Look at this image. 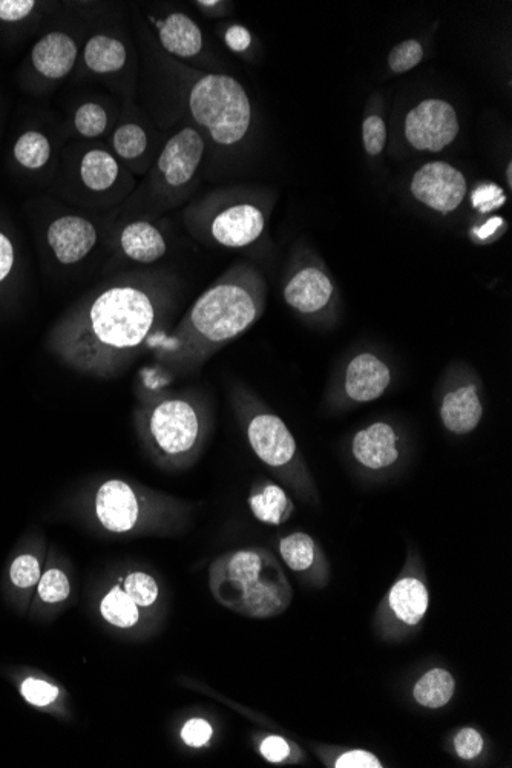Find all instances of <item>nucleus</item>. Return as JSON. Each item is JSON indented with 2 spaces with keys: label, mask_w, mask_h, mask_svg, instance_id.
I'll use <instances>...</instances> for the list:
<instances>
[{
  "label": "nucleus",
  "mask_w": 512,
  "mask_h": 768,
  "mask_svg": "<svg viewBox=\"0 0 512 768\" xmlns=\"http://www.w3.org/2000/svg\"><path fill=\"white\" fill-rule=\"evenodd\" d=\"M99 612L103 620L117 629H132L142 621V609L123 591L122 585L112 586L103 595L99 604Z\"/></svg>",
  "instance_id": "nucleus-24"
},
{
  "label": "nucleus",
  "mask_w": 512,
  "mask_h": 768,
  "mask_svg": "<svg viewBox=\"0 0 512 768\" xmlns=\"http://www.w3.org/2000/svg\"><path fill=\"white\" fill-rule=\"evenodd\" d=\"M33 0H0V20L17 22L25 19L34 10Z\"/></svg>",
  "instance_id": "nucleus-42"
},
{
  "label": "nucleus",
  "mask_w": 512,
  "mask_h": 768,
  "mask_svg": "<svg viewBox=\"0 0 512 768\" xmlns=\"http://www.w3.org/2000/svg\"><path fill=\"white\" fill-rule=\"evenodd\" d=\"M74 123L83 137H99L108 126V114L97 103H85L77 109Z\"/></svg>",
  "instance_id": "nucleus-36"
},
{
  "label": "nucleus",
  "mask_w": 512,
  "mask_h": 768,
  "mask_svg": "<svg viewBox=\"0 0 512 768\" xmlns=\"http://www.w3.org/2000/svg\"><path fill=\"white\" fill-rule=\"evenodd\" d=\"M362 142L371 157H378L387 145V126L379 115H368L362 125Z\"/></svg>",
  "instance_id": "nucleus-37"
},
{
  "label": "nucleus",
  "mask_w": 512,
  "mask_h": 768,
  "mask_svg": "<svg viewBox=\"0 0 512 768\" xmlns=\"http://www.w3.org/2000/svg\"><path fill=\"white\" fill-rule=\"evenodd\" d=\"M506 181H508L509 188H512V163L509 161L508 168H506Z\"/></svg>",
  "instance_id": "nucleus-45"
},
{
  "label": "nucleus",
  "mask_w": 512,
  "mask_h": 768,
  "mask_svg": "<svg viewBox=\"0 0 512 768\" xmlns=\"http://www.w3.org/2000/svg\"><path fill=\"white\" fill-rule=\"evenodd\" d=\"M120 246L128 258L140 264L155 263L168 252L165 237L148 221L128 224L120 234Z\"/></svg>",
  "instance_id": "nucleus-21"
},
{
  "label": "nucleus",
  "mask_w": 512,
  "mask_h": 768,
  "mask_svg": "<svg viewBox=\"0 0 512 768\" xmlns=\"http://www.w3.org/2000/svg\"><path fill=\"white\" fill-rule=\"evenodd\" d=\"M20 695L23 700L34 707H50L60 698V689L50 681L40 678H27L20 684Z\"/></svg>",
  "instance_id": "nucleus-35"
},
{
  "label": "nucleus",
  "mask_w": 512,
  "mask_h": 768,
  "mask_svg": "<svg viewBox=\"0 0 512 768\" xmlns=\"http://www.w3.org/2000/svg\"><path fill=\"white\" fill-rule=\"evenodd\" d=\"M249 508L258 522L281 526L289 522L296 508L283 486L269 479H258L249 493Z\"/></svg>",
  "instance_id": "nucleus-19"
},
{
  "label": "nucleus",
  "mask_w": 512,
  "mask_h": 768,
  "mask_svg": "<svg viewBox=\"0 0 512 768\" xmlns=\"http://www.w3.org/2000/svg\"><path fill=\"white\" fill-rule=\"evenodd\" d=\"M209 588L221 606L255 620L278 617L293 601L283 566L264 548L237 549L215 558Z\"/></svg>",
  "instance_id": "nucleus-5"
},
{
  "label": "nucleus",
  "mask_w": 512,
  "mask_h": 768,
  "mask_svg": "<svg viewBox=\"0 0 512 768\" xmlns=\"http://www.w3.org/2000/svg\"><path fill=\"white\" fill-rule=\"evenodd\" d=\"M85 62L94 73H115L125 66V45L114 37L94 36L86 43Z\"/></svg>",
  "instance_id": "nucleus-25"
},
{
  "label": "nucleus",
  "mask_w": 512,
  "mask_h": 768,
  "mask_svg": "<svg viewBox=\"0 0 512 768\" xmlns=\"http://www.w3.org/2000/svg\"><path fill=\"white\" fill-rule=\"evenodd\" d=\"M158 36L166 51L178 57H194L203 48V34L197 23L183 13H174L158 22Z\"/></svg>",
  "instance_id": "nucleus-22"
},
{
  "label": "nucleus",
  "mask_w": 512,
  "mask_h": 768,
  "mask_svg": "<svg viewBox=\"0 0 512 768\" xmlns=\"http://www.w3.org/2000/svg\"><path fill=\"white\" fill-rule=\"evenodd\" d=\"M71 595V583L66 572L60 568H50L42 572L37 583V597L43 604H59Z\"/></svg>",
  "instance_id": "nucleus-32"
},
{
  "label": "nucleus",
  "mask_w": 512,
  "mask_h": 768,
  "mask_svg": "<svg viewBox=\"0 0 512 768\" xmlns=\"http://www.w3.org/2000/svg\"><path fill=\"white\" fill-rule=\"evenodd\" d=\"M316 756L325 767L330 768H382L384 762L364 749H342V747H315Z\"/></svg>",
  "instance_id": "nucleus-27"
},
{
  "label": "nucleus",
  "mask_w": 512,
  "mask_h": 768,
  "mask_svg": "<svg viewBox=\"0 0 512 768\" xmlns=\"http://www.w3.org/2000/svg\"><path fill=\"white\" fill-rule=\"evenodd\" d=\"M206 235L218 246L243 249L263 237L266 215L252 203H235L223 207L206 221Z\"/></svg>",
  "instance_id": "nucleus-15"
},
{
  "label": "nucleus",
  "mask_w": 512,
  "mask_h": 768,
  "mask_svg": "<svg viewBox=\"0 0 512 768\" xmlns=\"http://www.w3.org/2000/svg\"><path fill=\"white\" fill-rule=\"evenodd\" d=\"M220 2H198V5H201V7H214V5H218Z\"/></svg>",
  "instance_id": "nucleus-46"
},
{
  "label": "nucleus",
  "mask_w": 512,
  "mask_h": 768,
  "mask_svg": "<svg viewBox=\"0 0 512 768\" xmlns=\"http://www.w3.org/2000/svg\"><path fill=\"white\" fill-rule=\"evenodd\" d=\"M454 752L463 761H474L479 758L485 749L482 733L473 727H463L454 736Z\"/></svg>",
  "instance_id": "nucleus-39"
},
{
  "label": "nucleus",
  "mask_w": 512,
  "mask_h": 768,
  "mask_svg": "<svg viewBox=\"0 0 512 768\" xmlns=\"http://www.w3.org/2000/svg\"><path fill=\"white\" fill-rule=\"evenodd\" d=\"M82 511L109 535H169L183 531L192 505L126 479H105L83 496Z\"/></svg>",
  "instance_id": "nucleus-4"
},
{
  "label": "nucleus",
  "mask_w": 512,
  "mask_h": 768,
  "mask_svg": "<svg viewBox=\"0 0 512 768\" xmlns=\"http://www.w3.org/2000/svg\"><path fill=\"white\" fill-rule=\"evenodd\" d=\"M430 608L424 562L416 546L407 549L404 568L376 609L373 627L381 640L399 643L419 631Z\"/></svg>",
  "instance_id": "nucleus-8"
},
{
  "label": "nucleus",
  "mask_w": 512,
  "mask_h": 768,
  "mask_svg": "<svg viewBox=\"0 0 512 768\" xmlns=\"http://www.w3.org/2000/svg\"><path fill=\"white\" fill-rule=\"evenodd\" d=\"M267 283L250 263H237L207 287L169 335L152 342L154 362L168 378L200 370L212 356L260 321Z\"/></svg>",
  "instance_id": "nucleus-2"
},
{
  "label": "nucleus",
  "mask_w": 512,
  "mask_h": 768,
  "mask_svg": "<svg viewBox=\"0 0 512 768\" xmlns=\"http://www.w3.org/2000/svg\"><path fill=\"white\" fill-rule=\"evenodd\" d=\"M440 424L454 436L477 430L485 414V387L479 373L467 362L454 361L442 371L436 390Z\"/></svg>",
  "instance_id": "nucleus-11"
},
{
  "label": "nucleus",
  "mask_w": 512,
  "mask_h": 768,
  "mask_svg": "<svg viewBox=\"0 0 512 768\" xmlns=\"http://www.w3.org/2000/svg\"><path fill=\"white\" fill-rule=\"evenodd\" d=\"M459 131L456 109L445 100H424L405 117V138L411 148L419 152L444 151L456 140Z\"/></svg>",
  "instance_id": "nucleus-13"
},
{
  "label": "nucleus",
  "mask_w": 512,
  "mask_h": 768,
  "mask_svg": "<svg viewBox=\"0 0 512 768\" xmlns=\"http://www.w3.org/2000/svg\"><path fill=\"white\" fill-rule=\"evenodd\" d=\"M456 693V680L444 667H433L416 681L413 698L425 709L437 710L447 706Z\"/></svg>",
  "instance_id": "nucleus-23"
},
{
  "label": "nucleus",
  "mask_w": 512,
  "mask_h": 768,
  "mask_svg": "<svg viewBox=\"0 0 512 768\" xmlns=\"http://www.w3.org/2000/svg\"><path fill=\"white\" fill-rule=\"evenodd\" d=\"M112 143H114L115 152L120 157L132 160V158L140 157L148 148V135L140 126L128 123V125L120 126L115 131Z\"/></svg>",
  "instance_id": "nucleus-33"
},
{
  "label": "nucleus",
  "mask_w": 512,
  "mask_h": 768,
  "mask_svg": "<svg viewBox=\"0 0 512 768\" xmlns=\"http://www.w3.org/2000/svg\"><path fill=\"white\" fill-rule=\"evenodd\" d=\"M505 203V192L496 183H482L471 194V204L479 214H493Z\"/></svg>",
  "instance_id": "nucleus-38"
},
{
  "label": "nucleus",
  "mask_w": 512,
  "mask_h": 768,
  "mask_svg": "<svg viewBox=\"0 0 512 768\" xmlns=\"http://www.w3.org/2000/svg\"><path fill=\"white\" fill-rule=\"evenodd\" d=\"M204 154V140L194 128H184L166 143L158 158V171L172 188H181L194 178Z\"/></svg>",
  "instance_id": "nucleus-17"
},
{
  "label": "nucleus",
  "mask_w": 512,
  "mask_h": 768,
  "mask_svg": "<svg viewBox=\"0 0 512 768\" xmlns=\"http://www.w3.org/2000/svg\"><path fill=\"white\" fill-rule=\"evenodd\" d=\"M123 591L135 601L140 609H151L160 598V586L149 572L131 571L122 578Z\"/></svg>",
  "instance_id": "nucleus-29"
},
{
  "label": "nucleus",
  "mask_w": 512,
  "mask_h": 768,
  "mask_svg": "<svg viewBox=\"0 0 512 768\" xmlns=\"http://www.w3.org/2000/svg\"><path fill=\"white\" fill-rule=\"evenodd\" d=\"M138 440L154 465L169 473L194 467L214 430V408L200 388H158L138 399Z\"/></svg>",
  "instance_id": "nucleus-3"
},
{
  "label": "nucleus",
  "mask_w": 512,
  "mask_h": 768,
  "mask_svg": "<svg viewBox=\"0 0 512 768\" xmlns=\"http://www.w3.org/2000/svg\"><path fill=\"white\" fill-rule=\"evenodd\" d=\"M80 175L86 188L96 192L106 191L119 177V165L111 154L96 149L83 157Z\"/></svg>",
  "instance_id": "nucleus-26"
},
{
  "label": "nucleus",
  "mask_w": 512,
  "mask_h": 768,
  "mask_svg": "<svg viewBox=\"0 0 512 768\" xmlns=\"http://www.w3.org/2000/svg\"><path fill=\"white\" fill-rule=\"evenodd\" d=\"M396 381L393 364L381 353L365 348L347 356L325 388L322 410L345 413L384 398Z\"/></svg>",
  "instance_id": "nucleus-9"
},
{
  "label": "nucleus",
  "mask_w": 512,
  "mask_h": 768,
  "mask_svg": "<svg viewBox=\"0 0 512 768\" xmlns=\"http://www.w3.org/2000/svg\"><path fill=\"white\" fill-rule=\"evenodd\" d=\"M506 230V221L502 217H491L485 223L471 229L470 238L476 244H490L499 240Z\"/></svg>",
  "instance_id": "nucleus-41"
},
{
  "label": "nucleus",
  "mask_w": 512,
  "mask_h": 768,
  "mask_svg": "<svg viewBox=\"0 0 512 768\" xmlns=\"http://www.w3.org/2000/svg\"><path fill=\"white\" fill-rule=\"evenodd\" d=\"M287 306L307 324L332 325L339 312V290L324 261L310 249L293 256L283 284Z\"/></svg>",
  "instance_id": "nucleus-10"
},
{
  "label": "nucleus",
  "mask_w": 512,
  "mask_h": 768,
  "mask_svg": "<svg viewBox=\"0 0 512 768\" xmlns=\"http://www.w3.org/2000/svg\"><path fill=\"white\" fill-rule=\"evenodd\" d=\"M189 108L198 125L218 145H237L252 122V106L246 89L229 76L209 74L198 80L189 96Z\"/></svg>",
  "instance_id": "nucleus-7"
},
{
  "label": "nucleus",
  "mask_w": 512,
  "mask_h": 768,
  "mask_svg": "<svg viewBox=\"0 0 512 768\" xmlns=\"http://www.w3.org/2000/svg\"><path fill=\"white\" fill-rule=\"evenodd\" d=\"M14 266V247L11 241L0 234V283L10 275Z\"/></svg>",
  "instance_id": "nucleus-44"
},
{
  "label": "nucleus",
  "mask_w": 512,
  "mask_h": 768,
  "mask_svg": "<svg viewBox=\"0 0 512 768\" xmlns=\"http://www.w3.org/2000/svg\"><path fill=\"white\" fill-rule=\"evenodd\" d=\"M33 63L42 76L48 79H62L74 68L77 46L65 33L46 34L34 45Z\"/></svg>",
  "instance_id": "nucleus-20"
},
{
  "label": "nucleus",
  "mask_w": 512,
  "mask_h": 768,
  "mask_svg": "<svg viewBox=\"0 0 512 768\" xmlns=\"http://www.w3.org/2000/svg\"><path fill=\"white\" fill-rule=\"evenodd\" d=\"M224 40H226V45L229 46L230 50L235 51V53H244V51L249 50L252 36H250L247 28L235 25L226 31Z\"/></svg>",
  "instance_id": "nucleus-43"
},
{
  "label": "nucleus",
  "mask_w": 512,
  "mask_h": 768,
  "mask_svg": "<svg viewBox=\"0 0 512 768\" xmlns=\"http://www.w3.org/2000/svg\"><path fill=\"white\" fill-rule=\"evenodd\" d=\"M48 243L57 261L71 266L86 258L96 246V226L76 215L57 218L48 227Z\"/></svg>",
  "instance_id": "nucleus-18"
},
{
  "label": "nucleus",
  "mask_w": 512,
  "mask_h": 768,
  "mask_svg": "<svg viewBox=\"0 0 512 768\" xmlns=\"http://www.w3.org/2000/svg\"><path fill=\"white\" fill-rule=\"evenodd\" d=\"M212 736H214V727L204 718H191L181 729V739L192 749L209 746Z\"/></svg>",
  "instance_id": "nucleus-40"
},
{
  "label": "nucleus",
  "mask_w": 512,
  "mask_h": 768,
  "mask_svg": "<svg viewBox=\"0 0 512 768\" xmlns=\"http://www.w3.org/2000/svg\"><path fill=\"white\" fill-rule=\"evenodd\" d=\"M348 453L365 476H387L404 462L407 437L396 422L378 419L353 433Z\"/></svg>",
  "instance_id": "nucleus-12"
},
{
  "label": "nucleus",
  "mask_w": 512,
  "mask_h": 768,
  "mask_svg": "<svg viewBox=\"0 0 512 768\" xmlns=\"http://www.w3.org/2000/svg\"><path fill=\"white\" fill-rule=\"evenodd\" d=\"M279 557L287 568L313 588L329 585L332 571L322 546L307 532L295 531L281 537L278 542Z\"/></svg>",
  "instance_id": "nucleus-16"
},
{
  "label": "nucleus",
  "mask_w": 512,
  "mask_h": 768,
  "mask_svg": "<svg viewBox=\"0 0 512 768\" xmlns=\"http://www.w3.org/2000/svg\"><path fill=\"white\" fill-rule=\"evenodd\" d=\"M172 304L171 284L158 276H120L66 313L51 352L79 375L119 378L161 336Z\"/></svg>",
  "instance_id": "nucleus-1"
},
{
  "label": "nucleus",
  "mask_w": 512,
  "mask_h": 768,
  "mask_svg": "<svg viewBox=\"0 0 512 768\" xmlns=\"http://www.w3.org/2000/svg\"><path fill=\"white\" fill-rule=\"evenodd\" d=\"M258 750L260 755L272 764H299L306 761V755L301 747L283 736H264Z\"/></svg>",
  "instance_id": "nucleus-30"
},
{
  "label": "nucleus",
  "mask_w": 512,
  "mask_h": 768,
  "mask_svg": "<svg viewBox=\"0 0 512 768\" xmlns=\"http://www.w3.org/2000/svg\"><path fill=\"white\" fill-rule=\"evenodd\" d=\"M229 402L250 450L296 499L318 508V486L284 419L243 382L229 385Z\"/></svg>",
  "instance_id": "nucleus-6"
},
{
  "label": "nucleus",
  "mask_w": 512,
  "mask_h": 768,
  "mask_svg": "<svg viewBox=\"0 0 512 768\" xmlns=\"http://www.w3.org/2000/svg\"><path fill=\"white\" fill-rule=\"evenodd\" d=\"M424 46L419 40H404L388 54V66L396 74H404L416 68L424 59Z\"/></svg>",
  "instance_id": "nucleus-34"
},
{
  "label": "nucleus",
  "mask_w": 512,
  "mask_h": 768,
  "mask_svg": "<svg viewBox=\"0 0 512 768\" xmlns=\"http://www.w3.org/2000/svg\"><path fill=\"white\" fill-rule=\"evenodd\" d=\"M51 146L48 138L40 132H25L14 146V157L23 168L39 169L50 160Z\"/></svg>",
  "instance_id": "nucleus-28"
},
{
  "label": "nucleus",
  "mask_w": 512,
  "mask_h": 768,
  "mask_svg": "<svg viewBox=\"0 0 512 768\" xmlns=\"http://www.w3.org/2000/svg\"><path fill=\"white\" fill-rule=\"evenodd\" d=\"M40 577H42V563L39 555L34 552H22L11 562V585L19 591L27 592L36 588Z\"/></svg>",
  "instance_id": "nucleus-31"
},
{
  "label": "nucleus",
  "mask_w": 512,
  "mask_h": 768,
  "mask_svg": "<svg viewBox=\"0 0 512 768\" xmlns=\"http://www.w3.org/2000/svg\"><path fill=\"white\" fill-rule=\"evenodd\" d=\"M410 191L414 200L431 211L450 215L467 197V178L447 161H431L414 172Z\"/></svg>",
  "instance_id": "nucleus-14"
}]
</instances>
